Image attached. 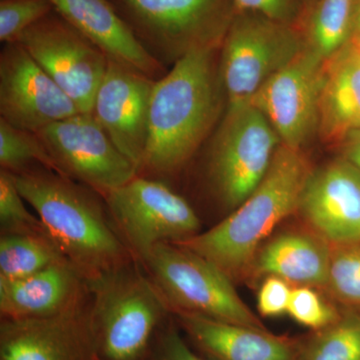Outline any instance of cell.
Instances as JSON below:
<instances>
[{
	"label": "cell",
	"mask_w": 360,
	"mask_h": 360,
	"mask_svg": "<svg viewBox=\"0 0 360 360\" xmlns=\"http://www.w3.org/2000/svg\"><path fill=\"white\" fill-rule=\"evenodd\" d=\"M217 49L187 52L155 82L139 175L160 180L179 172L217 122L225 96L215 63Z\"/></svg>",
	"instance_id": "obj_1"
},
{
	"label": "cell",
	"mask_w": 360,
	"mask_h": 360,
	"mask_svg": "<svg viewBox=\"0 0 360 360\" xmlns=\"http://www.w3.org/2000/svg\"><path fill=\"white\" fill-rule=\"evenodd\" d=\"M15 176L22 198L87 283L136 260L96 191L44 167Z\"/></svg>",
	"instance_id": "obj_2"
},
{
	"label": "cell",
	"mask_w": 360,
	"mask_h": 360,
	"mask_svg": "<svg viewBox=\"0 0 360 360\" xmlns=\"http://www.w3.org/2000/svg\"><path fill=\"white\" fill-rule=\"evenodd\" d=\"M310 170L302 150L281 143L264 179L240 205L207 231L175 245L205 258L234 283L248 278L260 246L297 212Z\"/></svg>",
	"instance_id": "obj_3"
},
{
	"label": "cell",
	"mask_w": 360,
	"mask_h": 360,
	"mask_svg": "<svg viewBox=\"0 0 360 360\" xmlns=\"http://www.w3.org/2000/svg\"><path fill=\"white\" fill-rule=\"evenodd\" d=\"M90 324L103 360H141L172 314L137 260L89 283Z\"/></svg>",
	"instance_id": "obj_4"
},
{
	"label": "cell",
	"mask_w": 360,
	"mask_h": 360,
	"mask_svg": "<svg viewBox=\"0 0 360 360\" xmlns=\"http://www.w3.org/2000/svg\"><path fill=\"white\" fill-rule=\"evenodd\" d=\"M170 312L265 328L234 288L212 262L172 243H158L139 260Z\"/></svg>",
	"instance_id": "obj_5"
},
{
	"label": "cell",
	"mask_w": 360,
	"mask_h": 360,
	"mask_svg": "<svg viewBox=\"0 0 360 360\" xmlns=\"http://www.w3.org/2000/svg\"><path fill=\"white\" fill-rule=\"evenodd\" d=\"M281 141L269 120L255 106H226L213 139L206 179L226 212L240 205L269 172Z\"/></svg>",
	"instance_id": "obj_6"
},
{
	"label": "cell",
	"mask_w": 360,
	"mask_h": 360,
	"mask_svg": "<svg viewBox=\"0 0 360 360\" xmlns=\"http://www.w3.org/2000/svg\"><path fill=\"white\" fill-rule=\"evenodd\" d=\"M219 70L226 106L248 105L270 77L305 49L295 25L236 13L221 44Z\"/></svg>",
	"instance_id": "obj_7"
},
{
	"label": "cell",
	"mask_w": 360,
	"mask_h": 360,
	"mask_svg": "<svg viewBox=\"0 0 360 360\" xmlns=\"http://www.w3.org/2000/svg\"><path fill=\"white\" fill-rule=\"evenodd\" d=\"M115 231L137 262L153 246L200 233V217L162 180L136 175L101 196Z\"/></svg>",
	"instance_id": "obj_8"
},
{
	"label": "cell",
	"mask_w": 360,
	"mask_h": 360,
	"mask_svg": "<svg viewBox=\"0 0 360 360\" xmlns=\"http://www.w3.org/2000/svg\"><path fill=\"white\" fill-rule=\"evenodd\" d=\"M35 134L58 174L89 187L99 195L139 175L136 165L116 148L92 113H78Z\"/></svg>",
	"instance_id": "obj_9"
},
{
	"label": "cell",
	"mask_w": 360,
	"mask_h": 360,
	"mask_svg": "<svg viewBox=\"0 0 360 360\" xmlns=\"http://www.w3.org/2000/svg\"><path fill=\"white\" fill-rule=\"evenodd\" d=\"M149 40L174 63L187 52L221 47L236 14L232 0H122Z\"/></svg>",
	"instance_id": "obj_10"
},
{
	"label": "cell",
	"mask_w": 360,
	"mask_h": 360,
	"mask_svg": "<svg viewBox=\"0 0 360 360\" xmlns=\"http://www.w3.org/2000/svg\"><path fill=\"white\" fill-rule=\"evenodd\" d=\"M18 44L75 101L80 112L91 113L110 61L101 49L66 21L49 16L28 28Z\"/></svg>",
	"instance_id": "obj_11"
},
{
	"label": "cell",
	"mask_w": 360,
	"mask_h": 360,
	"mask_svg": "<svg viewBox=\"0 0 360 360\" xmlns=\"http://www.w3.org/2000/svg\"><path fill=\"white\" fill-rule=\"evenodd\" d=\"M324 63L303 49L290 65L270 77L251 101L288 148L302 150L319 132Z\"/></svg>",
	"instance_id": "obj_12"
},
{
	"label": "cell",
	"mask_w": 360,
	"mask_h": 360,
	"mask_svg": "<svg viewBox=\"0 0 360 360\" xmlns=\"http://www.w3.org/2000/svg\"><path fill=\"white\" fill-rule=\"evenodd\" d=\"M80 112L75 101L18 42L0 56V115L18 129L37 134Z\"/></svg>",
	"instance_id": "obj_13"
},
{
	"label": "cell",
	"mask_w": 360,
	"mask_h": 360,
	"mask_svg": "<svg viewBox=\"0 0 360 360\" xmlns=\"http://www.w3.org/2000/svg\"><path fill=\"white\" fill-rule=\"evenodd\" d=\"M297 212L331 245L360 243V169L340 158L310 170Z\"/></svg>",
	"instance_id": "obj_14"
},
{
	"label": "cell",
	"mask_w": 360,
	"mask_h": 360,
	"mask_svg": "<svg viewBox=\"0 0 360 360\" xmlns=\"http://www.w3.org/2000/svg\"><path fill=\"white\" fill-rule=\"evenodd\" d=\"M155 82L148 75L110 59L91 111L116 148L139 172L148 142Z\"/></svg>",
	"instance_id": "obj_15"
},
{
	"label": "cell",
	"mask_w": 360,
	"mask_h": 360,
	"mask_svg": "<svg viewBox=\"0 0 360 360\" xmlns=\"http://www.w3.org/2000/svg\"><path fill=\"white\" fill-rule=\"evenodd\" d=\"M90 303L58 316L1 319L0 360H94Z\"/></svg>",
	"instance_id": "obj_16"
},
{
	"label": "cell",
	"mask_w": 360,
	"mask_h": 360,
	"mask_svg": "<svg viewBox=\"0 0 360 360\" xmlns=\"http://www.w3.org/2000/svg\"><path fill=\"white\" fill-rule=\"evenodd\" d=\"M90 297L89 283L68 260L23 278L0 279L1 319L58 316L82 307Z\"/></svg>",
	"instance_id": "obj_17"
},
{
	"label": "cell",
	"mask_w": 360,
	"mask_h": 360,
	"mask_svg": "<svg viewBox=\"0 0 360 360\" xmlns=\"http://www.w3.org/2000/svg\"><path fill=\"white\" fill-rule=\"evenodd\" d=\"M180 328L212 360H296L300 338L276 335L266 328H251L201 316L175 314Z\"/></svg>",
	"instance_id": "obj_18"
},
{
	"label": "cell",
	"mask_w": 360,
	"mask_h": 360,
	"mask_svg": "<svg viewBox=\"0 0 360 360\" xmlns=\"http://www.w3.org/2000/svg\"><path fill=\"white\" fill-rule=\"evenodd\" d=\"M63 20L110 60L153 78L160 65L108 0H49Z\"/></svg>",
	"instance_id": "obj_19"
},
{
	"label": "cell",
	"mask_w": 360,
	"mask_h": 360,
	"mask_svg": "<svg viewBox=\"0 0 360 360\" xmlns=\"http://www.w3.org/2000/svg\"><path fill=\"white\" fill-rule=\"evenodd\" d=\"M331 245L307 227L271 236L260 246L248 278L274 276L291 285L324 290Z\"/></svg>",
	"instance_id": "obj_20"
},
{
	"label": "cell",
	"mask_w": 360,
	"mask_h": 360,
	"mask_svg": "<svg viewBox=\"0 0 360 360\" xmlns=\"http://www.w3.org/2000/svg\"><path fill=\"white\" fill-rule=\"evenodd\" d=\"M360 129V56L348 44L324 63L319 134L341 142Z\"/></svg>",
	"instance_id": "obj_21"
},
{
	"label": "cell",
	"mask_w": 360,
	"mask_h": 360,
	"mask_svg": "<svg viewBox=\"0 0 360 360\" xmlns=\"http://www.w3.org/2000/svg\"><path fill=\"white\" fill-rule=\"evenodd\" d=\"M357 0H315L302 35L305 49L326 61L349 44Z\"/></svg>",
	"instance_id": "obj_22"
},
{
	"label": "cell",
	"mask_w": 360,
	"mask_h": 360,
	"mask_svg": "<svg viewBox=\"0 0 360 360\" xmlns=\"http://www.w3.org/2000/svg\"><path fill=\"white\" fill-rule=\"evenodd\" d=\"M66 259L49 234H4L0 236V279L32 276Z\"/></svg>",
	"instance_id": "obj_23"
},
{
	"label": "cell",
	"mask_w": 360,
	"mask_h": 360,
	"mask_svg": "<svg viewBox=\"0 0 360 360\" xmlns=\"http://www.w3.org/2000/svg\"><path fill=\"white\" fill-rule=\"evenodd\" d=\"M296 360H360V312L342 309L333 324L300 338Z\"/></svg>",
	"instance_id": "obj_24"
},
{
	"label": "cell",
	"mask_w": 360,
	"mask_h": 360,
	"mask_svg": "<svg viewBox=\"0 0 360 360\" xmlns=\"http://www.w3.org/2000/svg\"><path fill=\"white\" fill-rule=\"evenodd\" d=\"M0 167L18 175L34 168L56 172V165L37 134L18 129L0 118Z\"/></svg>",
	"instance_id": "obj_25"
},
{
	"label": "cell",
	"mask_w": 360,
	"mask_h": 360,
	"mask_svg": "<svg viewBox=\"0 0 360 360\" xmlns=\"http://www.w3.org/2000/svg\"><path fill=\"white\" fill-rule=\"evenodd\" d=\"M324 291L342 309L360 312V243L331 245Z\"/></svg>",
	"instance_id": "obj_26"
},
{
	"label": "cell",
	"mask_w": 360,
	"mask_h": 360,
	"mask_svg": "<svg viewBox=\"0 0 360 360\" xmlns=\"http://www.w3.org/2000/svg\"><path fill=\"white\" fill-rule=\"evenodd\" d=\"M15 174L0 169V232L4 234L47 233L39 217L25 206ZM49 234V233H47Z\"/></svg>",
	"instance_id": "obj_27"
},
{
	"label": "cell",
	"mask_w": 360,
	"mask_h": 360,
	"mask_svg": "<svg viewBox=\"0 0 360 360\" xmlns=\"http://www.w3.org/2000/svg\"><path fill=\"white\" fill-rule=\"evenodd\" d=\"M341 310V307L326 302L317 288L295 286L291 292L288 314L300 326L316 331L338 321Z\"/></svg>",
	"instance_id": "obj_28"
},
{
	"label": "cell",
	"mask_w": 360,
	"mask_h": 360,
	"mask_svg": "<svg viewBox=\"0 0 360 360\" xmlns=\"http://www.w3.org/2000/svg\"><path fill=\"white\" fill-rule=\"evenodd\" d=\"M52 8L49 0H1L0 41L15 44L28 28L49 16Z\"/></svg>",
	"instance_id": "obj_29"
},
{
	"label": "cell",
	"mask_w": 360,
	"mask_h": 360,
	"mask_svg": "<svg viewBox=\"0 0 360 360\" xmlns=\"http://www.w3.org/2000/svg\"><path fill=\"white\" fill-rule=\"evenodd\" d=\"M292 285L279 277H264L257 292L258 312L264 317L288 314Z\"/></svg>",
	"instance_id": "obj_30"
},
{
	"label": "cell",
	"mask_w": 360,
	"mask_h": 360,
	"mask_svg": "<svg viewBox=\"0 0 360 360\" xmlns=\"http://www.w3.org/2000/svg\"><path fill=\"white\" fill-rule=\"evenodd\" d=\"M236 13L262 14L278 22L295 25L300 16V0H232Z\"/></svg>",
	"instance_id": "obj_31"
},
{
	"label": "cell",
	"mask_w": 360,
	"mask_h": 360,
	"mask_svg": "<svg viewBox=\"0 0 360 360\" xmlns=\"http://www.w3.org/2000/svg\"><path fill=\"white\" fill-rule=\"evenodd\" d=\"M153 342L149 360H212L203 359L191 350L174 326L161 328Z\"/></svg>",
	"instance_id": "obj_32"
},
{
	"label": "cell",
	"mask_w": 360,
	"mask_h": 360,
	"mask_svg": "<svg viewBox=\"0 0 360 360\" xmlns=\"http://www.w3.org/2000/svg\"><path fill=\"white\" fill-rule=\"evenodd\" d=\"M341 143L343 158L360 169V129L349 132Z\"/></svg>",
	"instance_id": "obj_33"
},
{
	"label": "cell",
	"mask_w": 360,
	"mask_h": 360,
	"mask_svg": "<svg viewBox=\"0 0 360 360\" xmlns=\"http://www.w3.org/2000/svg\"><path fill=\"white\" fill-rule=\"evenodd\" d=\"M360 39V0H357L356 8H355L354 34L352 40Z\"/></svg>",
	"instance_id": "obj_34"
},
{
	"label": "cell",
	"mask_w": 360,
	"mask_h": 360,
	"mask_svg": "<svg viewBox=\"0 0 360 360\" xmlns=\"http://www.w3.org/2000/svg\"><path fill=\"white\" fill-rule=\"evenodd\" d=\"M350 44L354 47L355 52L360 56V39L359 40H350Z\"/></svg>",
	"instance_id": "obj_35"
},
{
	"label": "cell",
	"mask_w": 360,
	"mask_h": 360,
	"mask_svg": "<svg viewBox=\"0 0 360 360\" xmlns=\"http://www.w3.org/2000/svg\"><path fill=\"white\" fill-rule=\"evenodd\" d=\"M303 1L307 4V8H309L314 4L315 0H303Z\"/></svg>",
	"instance_id": "obj_36"
},
{
	"label": "cell",
	"mask_w": 360,
	"mask_h": 360,
	"mask_svg": "<svg viewBox=\"0 0 360 360\" xmlns=\"http://www.w3.org/2000/svg\"><path fill=\"white\" fill-rule=\"evenodd\" d=\"M94 360H103L101 359V357L98 356V355L96 354V356H94Z\"/></svg>",
	"instance_id": "obj_37"
}]
</instances>
